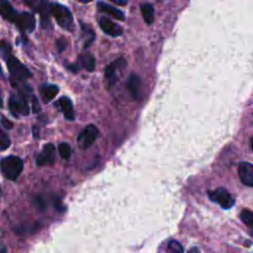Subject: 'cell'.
Here are the masks:
<instances>
[{"label": "cell", "instance_id": "obj_1", "mask_svg": "<svg viewBox=\"0 0 253 253\" xmlns=\"http://www.w3.org/2000/svg\"><path fill=\"white\" fill-rule=\"evenodd\" d=\"M7 68L11 76V84L16 87L22 84L32 76L30 70L14 55H10L7 59Z\"/></svg>", "mask_w": 253, "mask_h": 253}, {"label": "cell", "instance_id": "obj_2", "mask_svg": "<svg viewBox=\"0 0 253 253\" xmlns=\"http://www.w3.org/2000/svg\"><path fill=\"white\" fill-rule=\"evenodd\" d=\"M49 13L53 16L56 23L64 30L68 32H73L74 30V23H73V16L70 10L58 3H51L49 5Z\"/></svg>", "mask_w": 253, "mask_h": 253}, {"label": "cell", "instance_id": "obj_3", "mask_svg": "<svg viewBox=\"0 0 253 253\" xmlns=\"http://www.w3.org/2000/svg\"><path fill=\"white\" fill-rule=\"evenodd\" d=\"M0 167L4 177L10 181H15L23 170V161L20 157L10 155L3 158Z\"/></svg>", "mask_w": 253, "mask_h": 253}, {"label": "cell", "instance_id": "obj_4", "mask_svg": "<svg viewBox=\"0 0 253 253\" xmlns=\"http://www.w3.org/2000/svg\"><path fill=\"white\" fill-rule=\"evenodd\" d=\"M26 97H27L26 95L19 92L16 94H12L10 96L8 106L13 116L15 117H18L19 115L28 116L30 114V107Z\"/></svg>", "mask_w": 253, "mask_h": 253}, {"label": "cell", "instance_id": "obj_5", "mask_svg": "<svg viewBox=\"0 0 253 253\" xmlns=\"http://www.w3.org/2000/svg\"><path fill=\"white\" fill-rule=\"evenodd\" d=\"M208 195L212 202L217 203L223 209H230L235 203L232 195L224 188H217L213 191L209 192Z\"/></svg>", "mask_w": 253, "mask_h": 253}, {"label": "cell", "instance_id": "obj_6", "mask_svg": "<svg viewBox=\"0 0 253 253\" xmlns=\"http://www.w3.org/2000/svg\"><path fill=\"white\" fill-rule=\"evenodd\" d=\"M98 127L94 125H88L84 127V129L78 134L77 142L80 148L87 149L89 146L93 144L98 136Z\"/></svg>", "mask_w": 253, "mask_h": 253}, {"label": "cell", "instance_id": "obj_7", "mask_svg": "<svg viewBox=\"0 0 253 253\" xmlns=\"http://www.w3.org/2000/svg\"><path fill=\"white\" fill-rule=\"evenodd\" d=\"M12 23H14L17 28L23 32H32L36 27L35 17L29 12L17 13Z\"/></svg>", "mask_w": 253, "mask_h": 253}, {"label": "cell", "instance_id": "obj_8", "mask_svg": "<svg viewBox=\"0 0 253 253\" xmlns=\"http://www.w3.org/2000/svg\"><path fill=\"white\" fill-rule=\"evenodd\" d=\"M126 65V60L124 57L117 58L115 61L107 65L105 69V78L108 82L109 87H112L118 80L117 71L120 69H123Z\"/></svg>", "mask_w": 253, "mask_h": 253}, {"label": "cell", "instance_id": "obj_9", "mask_svg": "<svg viewBox=\"0 0 253 253\" xmlns=\"http://www.w3.org/2000/svg\"><path fill=\"white\" fill-rule=\"evenodd\" d=\"M99 26H100L101 30L108 36L116 38V37H120L123 34L122 27L106 17L100 18Z\"/></svg>", "mask_w": 253, "mask_h": 253}, {"label": "cell", "instance_id": "obj_10", "mask_svg": "<svg viewBox=\"0 0 253 253\" xmlns=\"http://www.w3.org/2000/svg\"><path fill=\"white\" fill-rule=\"evenodd\" d=\"M54 153L55 147L52 143H47L43 146L42 152L37 157V164L39 166L52 164L54 161Z\"/></svg>", "mask_w": 253, "mask_h": 253}, {"label": "cell", "instance_id": "obj_11", "mask_svg": "<svg viewBox=\"0 0 253 253\" xmlns=\"http://www.w3.org/2000/svg\"><path fill=\"white\" fill-rule=\"evenodd\" d=\"M238 175L241 182L248 186H253V165L250 162H240L238 165Z\"/></svg>", "mask_w": 253, "mask_h": 253}, {"label": "cell", "instance_id": "obj_12", "mask_svg": "<svg viewBox=\"0 0 253 253\" xmlns=\"http://www.w3.org/2000/svg\"><path fill=\"white\" fill-rule=\"evenodd\" d=\"M140 85H141L140 78L136 74L130 73L126 80V88H127L130 96L135 100H137L139 97Z\"/></svg>", "mask_w": 253, "mask_h": 253}, {"label": "cell", "instance_id": "obj_13", "mask_svg": "<svg viewBox=\"0 0 253 253\" xmlns=\"http://www.w3.org/2000/svg\"><path fill=\"white\" fill-rule=\"evenodd\" d=\"M97 8L100 12H103V13H106L108 15H110L111 17L117 19V20H120V21H124L125 20V14L119 10L118 8L114 7V6H111L105 2H98L97 3Z\"/></svg>", "mask_w": 253, "mask_h": 253}, {"label": "cell", "instance_id": "obj_14", "mask_svg": "<svg viewBox=\"0 0 253 253\" xmlns=\"http://www.w3.org/2000/svg\"><path fill=\"white\" fill-rule=\"evenodd\" d=\"M58 105H59L60 111L63 113L65 119L68 121H73L74 120V111H73V105H72L71 100L68 97L63 96L58 100Z\"/></svg>", "mask_w": 253, "mask_h": 253}, {"label": "cell", "instance_id": "obj_15", "mask_svg": "<svg viewBox=\"0 0 253 253\" xmlns=\"http://www.w3.org/2000/svg\"><path fill=\"white\" fill-rule=\"evenodd\" d=\"M77 64H78L79 68L83 67L87 71L91 72L95 69L96 60H95V57L91 53L84 52V53H82L78 56V63Z\"/></svg>", "mask_w": 253, "mask_h": 253}, {"label": "cell", "instance_id": "obj_16", "mask_svg": "<svg viewBox=\"0 0 253 253\" xmlns=\"http://www.w3.org/2000/svg\"><path fill=\"white\" fill-rule=\"evenodd\" d=\"M0 14L11 23L13 22L17 12L12 7L11 3L8 0H0Z\"/></svg>", "mask_w": 253, "mask_h": 253}, {"label": "cell", "instance_id": "obj_17", "mask_svg": "<svg viewBox=\"0 0 253 253\" xmlns=\"http://www.w3.org/2000/svg\"><path fill=\"white\" fill-rule=\"evenodd\" d=\"M49 5L50 3H48L46 0L41 1L39 6H38V11L41 15V19H42V25L43 28H46L49 25Z\"/></svg>", "mask_w": 253, "mask_h": 253}, {"label": "cell", "instance_id": "obj_18", "mask_svg": "<svg viewBox=\"0 0 253 253\" xmlns=\"http://www.w3.org/2000/svg\"><path fill=\"white\" fill-rule=\"evenodd\" d=\"M141 15L147 25L153 23L154 20V9L151 3H143L140 5Z\"/></svg>", "mask_w": 253, "mask_h": 253}, {"label": "cell", "instance_id": "obj_19", "mask_svg": "<svg viewBox=\"0 0 253 253\" xmlns=\"http://www.w3.org/2000/svg\"><path fill=\"white\" fill-rule=\"evenodd\" d=\"M42 100L44 103L50 102L58 93V88L55 85H45L41 89Z\"/></svg>", "mask_w": 253, "mask_h": 253}, {"label": "cell", "instance_id": "obj_20", "mask_svg": "<svg viewBox=\"0 0 253 253\" xmlns=\"http://www.w3.org/2000/svg\"><path fill=\"white\" fill-rule=\"evenodd\" d=\"M81 29L83 32V37L86 39L85 43H84V48H87L95 41V33L89 26L84 25L82 23H81Z\"/></svg>", "mask_w": 253, "mask_h": 253}, {"label": "cell", "instance_id": "obj_21", "mask_svg": "<svg viewBox=\"0 0 253 253\" xmlns=\"http://www.w3.org/2000/svg\"><path fill=\"white\" fill-rule=\"evenodd\" d=\"M58 152H59V155L61 156V158L65 159V160L69 159L70 154H71L70 145L68 143H66V142H61L58 145Z\"/></svg>", "mask_w": 253, "mask_h": 253}, {"label": "cell", "instance_id": "obj_22", "mask_svg": "<svg viewBox=\"0 0 253 253\" xmlns=\"http://www.w3.org/2000/svg\"><path fill=\"white\" fill-rule=\"evenodd\" d=\"M0 52L1 56L5 59L11 55V45L7 41H0Z\"/></svg>", "mask_w": 253, "mask_h": 253}, {"label": "cell", "instance_id": "obj_23", "mask_svg": "<svg viewBox=\"0 0 253 253\" xmlns=\"http://www.w3.org/2000/svg\"><path fill=\"white\" fill-rule=\"evenodd\" d=\"M240 218L245 224L249 226H251L253 223V213L250 210H247V209L243 210L240 213Z\"/></svg>", "mask_w": 253, "mask_h": 253}, {"label": "cell", "instance_id": "obj_24", "mask_svg": "<svg viewBox=\"0 0 253 253\" xmlns=\"http://www.w3.org/2000/svg\"><path fill=\"white\" fill-rule=\"evenodd\" d=\"M168 251L169 253H183L184 249L179 241L171 240L168 243Z\"/></svg>", "mask_w": 253, "mask_h": 253}, {"label": "cell", "instance_id": "obj_25", "mask_svg": "<svg viewBox=\"0 0 253 253\" xmlns=\"http://www.w3.org/2000/svg\"><path fill=\"white\" fill-rule=\"evenodd\" d=\"M11 144V140L9 136L0 129V150L7 149Z\"/></svg>", "mask_w": 253, "mask_h": 253}, {"label": "cell", "instance_id": "obj_26", "mask_svg": "<svg viewBox=\"0 0 253 253\" xmlns=\"http://www.w3.org/2000/svg\"><path fill=\"white\" fill-rule=\"evenodd\" d=\"M67 46V42L65 39L61 38V39H58L56 40V48L58 50V52H62Z\"/></svg>", "mask_w": 253, "mask_h": 253}, {"label": "cell", "instance_id": "obj_27", "mask_svg": "<svg viewBox=\"0 0 253 253\" xmlns=\"http://www.w3.org/2000/svg\"><path fill=\"white\" fill-rule=\"evenodd\" d=\"M65 66H66V68H67L69 71H71V72H73V73H76V72L80 69L77 63H66Z\"/></svg>", "mask_w": 253, "mask_h": 253}, {"label": "cell", "instance_id": "obj_28", "mask_svg": "<svg viewBox=\"0 0 253 253\" xmlns=\"http://www.w3.org/2000/svg\"><path fill=\"white\" fill-rule=\"evenodd\" d=\"M32 107H33V112L34 113H39L40 112V104H39V101L37 99V97H33V100H32Z\"/></svg>", "mask_w": 253, "mask_h": 253}, {"label": "cell", "instance_id": "obj_29", "mask_svg": "<svg viewBox=\"0 0 253 253\" xmlns=\"http://www.w3.org/2000/svg\"><path fill=\"white\" fill-rule=\"evenodd\" d=\"M1 123H2L3 126H4L5 128H7V129H10V128L13 127V124H12L8 119H6V118H2V119H1Z\"/></svg>", "mask_w": 253, "mask_h": 253}, {"label": "cell", "instance_id": "obj_30", "mask_svg": "<svg viewBox=\"0 0 253 253\" xmlns=\"http://www.w3.org/2000/svg\"><path fill=\"white\" fill-rule=\"evenodd\" d=\"M36 203H37V206L41 209V210H43L44 209V203L42 201V199L41 197H37L36 198Z\"/></svg>", "mask_w": 253, "mask_h": 253}, {"label": "cell", "instance_id": "obj_31", "mask_svg": "<svg viewBox=\"0 0 253 253\" xmlns=\"http://www.w3.org/2000/svg\"><path fill=\"white\" fill-rule=\"evenodd\" d=\"M111 2H114V3H116V4H119V5H126L127 2H128V0H110Z\"/></svg>", "mask_w": 253, "mask_h": 253}, {"label": "cell", "instance_id": "obj_32", "mask_svg": "<svg viewBox=\"0 0 253 253\" xmlns=\"http://www.w3.org/2000/svg\"><path fill=\"white\" fill-rule=\"evenodd\" d=\"M38 127L37 126H33V134L35 138H39V133H38Z\"/></svg>", "mask_w": 253, "mask_h": 253}, {"label": "cell", "instance_id": "obj_33", "mask_svg": "<svg viewBox=\"0 0 253 253\" xmlns=\"http://www.w3.org/2000/svg\"><path fill=\"white\" fill-rule=\"evenodd\" d=\"M27 5H29V6H33L35 3H36V1L37 0H23Z\"/></svg>", "mask_w": 253, "mask_h": 253}, {"label": "cell", "instance_id": "obj_34", "mask_svg": "<svg viewBox=\"0 0 253 253\" xmlns=\"http://www.w3.org/2000/svg\"><path fill=\"white\" fill-rule=\"evenodd\" d=\"M189 253H199V249H198L197 247H193V248L189 251Z\"/></svg>", "mask_w": 253, "mask_h": 253}, {"label": "cell", "instance_id": "obj_35", "mask_svg": "<svg viewBox=\"0 0 253 253\" xmlns=\"http://www.w3.org/2000/svg\"><path fill=\"white\" fill-rule=\"evenodd\" d=\"M77 1H79V2H81V3H89V2H91V1H93V0H77Z\"/></svg>", "mask_w": 253, "mask_h": 253}, {"label": "cell", "instance_id": "obj_36", "mask_svg": "<svg viewBox=\"0 0 253 253\" xmlns=\"http://www.w3.org/2000/svg\"><path fill=\"white\" fill-rule=\"evenodd\" d=\"M0 253H6V248H4V247L1 248L0 249Z\"/></svg>", "mask_w": 253, "mask_h": 253}, {"label": "cell", "instance_id": "obj_37", "mask_svg": "<svg viewBox=\"0 0 253 253\" xmlns=\"http://www.w3.org/2000/svg\"><path fill=\"white\" fill-rule=\"evenodd\" d=\"M2 105H3V102H2V97H1V93H0V108L2 107Z\"/></svg>", "mask_w": 253, "mask_h": 253}, {"label": "cell", "instance_id": "obj_38", "mask_svg": "<svg viewBox=\"0 0 253 253\" xmlns=\"http://www.w3.org/2000/svg\"><path fill=\"white\" fill-rule=\"evenodd\" d=\"M0 74H1V67H0Z\"/></svg>", "mask_w": 253, "mask_h": 253}, {"label": "cell", "instance_id": "obj_39", "mask_svg": "<svg viewBox=\"0 0 253 253\" xmlns=\"http://www.w3.org/2000/svg\"><path fill=\"white\" fill-rule=\"evenodd\" d=\"M0 195H1V188H0Z\"/></svg>", "mask_w": 253, "mask_h": 253}]
</instances>
